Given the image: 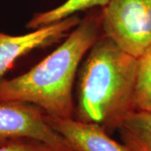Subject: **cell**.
Masks as SVG:
<instances>
[{"label": "cell", "mask_w": 151, "mask_h": 151, "mask_svg": "<svg viewBox=\"0 0 151 151\" xmlns=\"http://www.w3.org/2000/svg\"><path fill=\"white\" fill-rule=\"evenodd\" d=\"M73 151H74V150H73Z\"/></svg>", "instance_id": "obj_12"}, {"label": "cell", "mask_w": 151, "mask_h": 151, "mask_svg": "<svg viewBox=\"0 0 151 151\" xmlns=\"http://www.w3.org/2000/svg\"><path fill=\"white\" fill-rule=\"evenodd\" d=\"M110 0H66L62 4L50 10L39 13L28 22L27 28L37 29L75 15L79 11L94 7H105Z\"/></svg>", "instance_id": "obj_8"}, {"label": "cell", "mask_w": 151, "mask_h": 151, "mask_svg": "<svg viewBox=\"0 0 151 151\" xmlns=\"http://www.w3.org/2000/svg\"><path fill=\"white\" fill-rule=\"evenodd\" d=\"M116 129L134 151H151V113L133 111L121 119Z\"/></svg>", "instance_id": "obj_7"}, {"label": "cell", "mask_w": 151, "mask_h": 151, "mask_svg": "<svg viewBox=\"0 0 151 151\" xmlns=\"http://www.w3.org/2000/svg\"><path fill=\"white\" fill-rule=\"evenodd\" d=\"M74 151H75V150H74Z\"/></svg>", "instance_id": "obj_11"}, {"label": "cell", "mask_w": 151, "mask_h": 151, "mask_svg": "<svg viewBox=\"0 0 151 151\" xmlns=\"http://www.w3.org/2000/svg\"><path fill=\"white\" fill-rule=\"evenodd\" d=\"M102 11H94L74 28L52 53L24 74L0 80V103L34 104L49 116L71 118L72 88L80 62L99 36Z\"/></svg>", "instance_id": "obj_1"}, {"label": "cell", "mask_w": 151, "mask_h": 151, "mask_svg": "<svg viewBox=\"0 0 151 151\" xmlns=\"http://www.w3.org/2000/svg\"><path fill=\"white\" fill-rule=\"evenodd\" d=\"M134 108V111L151 113V46L138 57Z\"/></svg>", "instance_id": "obj_9"}, {"label": "cell", "mask_w": 151, "mask_h": 151, "mask_svg": "<svg viewBox=\"0 0 151 151\" xmlns=\"http://www.w3.org/2000/svg\"><path fill=\"white\" fill-rule=\"evenodd\" d=\"M45 119L75 151H134L109 137L101 124L47 114H45Z\"/></svg>", "instance_id": "obj_6"}, {"label": "cell", "mask_w": 151, "mask_h": 151, "mask_svg": "<svg viewBox=\"0 0 151 151\" xmlns=\"http://www.w3.org/2000/svg\"><path fill=\"white\" fill-rule=\"evenodd\" d=\"M138 58L105 35L93 44L79 76L77 119L116 129L134 111Z\"/></svg>", "instance_id": "obj_2"}, {"label": "cell", "mask_w": 151, "mask_h": 151, "mask_svg": "<svg viewBox=\"0 0 151 151\" xmlns=\"http://www.w3.org/2000/svg\"><path fill=\"white\" fill-rule=\"evenodd\" d=\"M80 22L79 17L72 15L22 35L0 33V78L19 58L35 49L49 46L61 40Z\"/></svg>", "instance_id": "obj_5"}, {"label": "cell", "mask_w": 151, "mask_h": 151, "mask_svg": "<svg viewBox=\"0 0 151 151\" xmlns=\"http://www.w3.org/2000/svg\"><path fill=\"white\" fill-rule=\"evenodd\" d=\"M0 151H65L41 141L22 139L0 146ZM73 151V150H72Z\"/></svg>", "instance_id": "obj_10"}, {"label": "cell", "mask_w": 151, "mask_h": 151, "mask_svg": "<svg viewBox=\"0 0 151 151\" xmlns=\"http://www.w3.org/2000/svg\"><path fill=\"white\" fill-rule=\"evenodd\" d=\"M42 109L30 103H0V146L11 141L29 139L41 141L65 151L74 150L45 119Z\"/></svg>", "instance_id": "obj_4"}, {"label": "cell", "mask_w": 151, "mask_h": 151, "mask_svg": "<svg viewBox=\"0 0 151 151\" xmlns=\"http://www.w3.org/2000/svg\"><path fill=\"white\" fill-rule=\"evenodd\" d=\"M102 29L123 50L139 57L151 46V0H110L102 9Z\"/></svg>", "instance_id": "obj_3"}]
</instances>
